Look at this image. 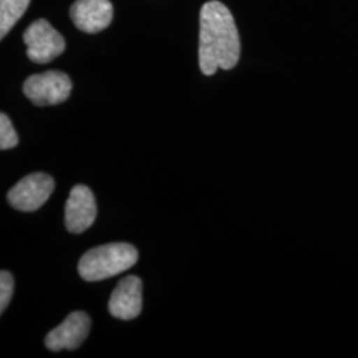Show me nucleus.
Wrapping results in <instances>:
<instances>
[{"instance_id": "nucleus-6", "label": "nucleus", "mask_w": 358, "mask_h": 358, "mask_svg": "<svg viewBox=\"0 0 358 358\" xmlns=\"http://www.w3.org/2000/svg\"><path fill=\"white\" fill-rule=\"evenodd\" d=\"M90 324V317L85 312H72L57 328L47 334L45 346L52 352L76 350L88 337Z\"/></svg>"}, {"instance_id": "nucleus-8", "label": "nucleus", "mask_w": 358, "mask_h": 358, "mask_svg": "<svg viewBox=\"0 0 358 358\" xmlns=\"http://www.w3.org/2000/svg\"><path fill=\"white\" fill-rule=\"evenodd\" d=\"M109 313L120 320H133L142 310V282L138 276H127L117 284L109 300Z\"/></svg>"}, {"instance_id": "nucleus-2", "label": "nucleus", "mask_w": 358, "mask_h": 358, "mask_svg": "<svg viewBox=\"0 0 358 358\" xmlns=\"http://www.w3.org/2000/svg\"><path fill=\"white\" fill-rule=\"evenodd\" d=\"M137 260L138 251L131 244H103L83 255L78 273L85 282H101L131 268Z\"/></svg>"}, {"instance_id": "nucleus-7", "label": "nucleus", "mask_w": 358, "mask_h": 358, "mask_svg": "<svg viewBox=\"0 0 358 358\" xmlns=\"http://www.w3.org/2000/svg\"><path fill=\"white\" fill-rule=\"evenodd\" d=\"M97 217V205L90 187L76 185L65 206V227L72 234L88 230Z\"/></svg>"}, {"instance_id": "nucleus-10", "label": "nucleus", "mask_w": 358, "mask_h": 358, "mask_svg": "<svg viewBox=\"0 0 358 358\" xmlns=\"http://www.w3.org/2000/svg\"><path fill=\"white\" fill-rule=\"evenodd\" d=\"M31 0H0V38H3L24 15Z\"/></svg>"}, {"instance_id": "nucleus-12", "label": "nucleus", "mask_w": 358, "mask_h": 358, "mask_svg": "<svg viewBox=\"0 0 358 358\" xmlns=\"http://www.w3.org/2000/svg\"><path fill=\"white\" fill-rule=\"evenodd\" d=\"M13 288H15V282L13 276L8 271H1L0 272V313L6 310L8 307L11 299H13Z\"/></svg>"}, {"instance_id": "nucleus-5", "label": "nucleus", "mask_w": 358, "mask_h": 358, "mask_svg": "<svg viewBox=\"0 0 358 358\" xmlns=\"http://www.w3.org/2000/svg\"><path fill=\"white\" fill-rule=\"evenodd\" d=\"M55 190V180L45 173H32L20 179L8 192L7 199L13 208L32 213L44 205Z\"/></svg>"}, {"instance_id": "nucleus-9", "label": "nucleus", "mask_w": 358, "mask_h": 358, "mask_svg": "<svg viewBox=\"0 0 358 358\" xmlns=\"http://www.w3.org/2000/svg\"><path fill=\"white\" fill-rule=\"evenodd\" d=\"M71 17L80 31L97 34L112 23L113 6L109 0H76Z\"/></svg>"}, {"instance_id": "nucleus-4", "label": "nucleus", "mask_w": 358, "mask_h": 358, "mask_svg": "<svg viewBox=\"0 0 358 358\" xmlns=\"http://www.w3.org/2000/svg\"><path fill=\"white\" fill-rule=\"evenodd\" d=\"M27 56L36 64H47L59 57L65 50V40L50 22L40 19L24 32Z\"/></svg>"}, {"instance_id": "nucleus-11", "label": "nucleus", "mask_w": 358, "mask_h": 358, "mask_svg": "<svg viewBox=\"0 0 358 358\" xmlns=\"http://www.w3.org/2000/svg\"><path fill=\"white\" fill-rule=\"evenodd\" d=\"M19 143V137L13 129L10 117L4 113L0 115V149L10 150Z\"/></svg>"}, {"instance_id": "nucleus-3", "label": "nucleus", "mask_w": 358, "mask_h": 358, "mask_svg": "<svg viewBox=\"0 0 358 358\" xmlns=\"http://www.w3.org/2000/svg\"><path fill=\"white\" fill-rule=\"evenodd\" d=\"M23 90L27 99L36 106H51L64 103L72 92V81L63 72L48 71L28 77Z\"/></svg>"}, {"instance_id": "nucleus-1", "label": "nucleus", "mask_w": 358, "mask_h": 358, "mask_svg": "<svg viewBox=\"0 0 358 358\" xmlns=\"http://www.w3.org/2000/svg\"><path fill=\"white\" fill-rule=\"evenodd\" d=\"M199 68L206 76L229 71L241 59V38L230 10L220 1H207L199 15Z\"/></svg>"}]
</instances>
